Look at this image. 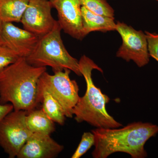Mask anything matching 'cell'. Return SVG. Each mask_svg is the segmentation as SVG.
<instances>
[{
    "label": "cell",
    "instance_id": "obj_11",
    "mask_svg": "<svg viewBox=\"0 0 158 158\" xmlns=\"http://www.w3.org/2000/svg\"><path fill=\"white\" fill-rule=\"evenodd\" d=\"M64 149L50 135L33 133L17 155L18 158H53Z\"/></svg>",
    "mask_w": 158,
    "mask_h": 158
},
{
    "label": "cell",
    "instance_id": "obj_19",
    "mask_svg": "<svg viewBox=\"0 0 158 158\" xmlns=\"http://www.w3.org/2000/svg\"><path fill=\"white\" fill-rule=\"evenodd\" d=\"M148 42V53L150 57L158 62V34L145 31Z\"/></svg>",
    "mask_w": 158,
    "mask_h": 158
},
{
    "label": "cell",
    "instance_id": "obj_6",
    "mask_svg": "<svg viewBox=\"0 0 158 158\" xmlns=\"http://www.w3.org/2000/svg\"><path fill=\"white\" fill-rule=\"evenodd\" d=\"M27 112L11 111L0 122V146L9 158H14L33 133L26 122Z\"/></svg>",
    "mask_w": 158,
    "mask_h": 158
},
{
    "label": "cell",
    "instance_id": "obj_17",
    "mask_svg": "<svg viewBox=\"0 0 158 158\" xmlns=\"http://www.w3.org/2000/svg\"><path fill=\"white\" fill-rule=\"evenodd\" d=\"M94 136L93 133L90 132L84 133L77 148L71 158H81L94 145Z\"/></svg>",
    "mask_w": 158,
    "mask_h": 158
},
{
    "label": "cell",
    "instance_id": "obj_5",
    "mask_svg": "<svg viewBox=\"0 0 158 158\" xmlns=\"http://www.w3.org/2000/svg\"><path fill=\"white\" fill-rule=\"evenodd\" d=\"M70 70L65 69L51 75L46 71L41 75L38 84L46 88L61 106L65 116L72 118L73 110L80 98L76 81L69 77Z\"/></svg>",
    "mask_w": 158,
    "mask_h": 158
},
{
    "label": "cell",
    "instance_id": "obj_2",
    "mask_svg": "<svg viewBox=\"0 0 158 158\" xmlns=\"http://www.w3.org/2000/svg\"><path fill=\"white\" fill-rule=\"evenodd\" d=\"M94 136V158H106L114 153L128 154L133 158H144L147 153L144 145L158 133V126L149 123H133L122 128H97Z\"/></svg>",
    "mask_w": 158,
    "mask_h": 158
},
{
    "label": "cell",
    "instance_id": "obj_14",
    "mask_svg": "<svg viewBox=\"0 0 158 158\" xmlns=\"http://www.w3.org/2000/svg\"><path fill=\"white\" fill-rule=\"evenodd\" d=\"M27 126L32 133L50 135L56 130L55 122L47 116L42 109H34L27 113Z\"/></svg>",
    "mask_w": 158,
    "mask_h": 158
},
{
    "label": "cell",
    "instance_id": "obj_12",
    "mask_svg": "<svg viewBox=\"0 0 158 158\" xmlns=\"http://www.w3.org/2000/svg\"><path fill=\"white\" fill-rule=\"evenodd\" d=\"M81 13L83 32L85 37L93 31L105 33L116 31L114 18L95 14L82 6Z\"/></svg>",
    "mask_w": 158,
    "mask_h": 158
},
{
    "label": "cell",
    "instance_id": "obj_16",
    "mask_svg": "<svg viewBox=\"0 0 158 158\" xmlns=\"http://www.w3.org/2000/svg\"><path fill=\"white\" fill-rule=\"evenodd\" d=\"M81 5L94 13L114 18V10L106 0H80Z\"/></svg>",
    "mask_w": 158,
    "mask_h": 158
},
{
    "label": "cell",
    "instance_id": "obj_15",
    "mask_svg": "<svg viewBox=\"0 0 158 158\" xmlns=\"http://www.w3.org/2000/svg\"><path fill=\"white\" fill-rule=\"evenodd\" d=\"M29 0H0V20L20 23Z\"/></svg>",
    "mask_w": 158,
    "mask_h": 158
},
{
    "label": "cell",
    "instance_id": "obj_21",
    "mask_svg": "<svg viewBox=\"0 0 158 158\" xmlns=\"http://www.w3.org/2000/svg\"><path fill=\"white\" fill-rule=\"evenodd\" d=\"M3 22L0 20V40H1V33H2V28Z\"/></svg>",
    "mask_w": 158,
    "mask_h": 158
},
{
    "label": "cell",
    "instance_id": "obj_13",
    "mask_svg": "<svg viewBox=\"0 0 158 158\" xmlns=\"http://www.w3.org/2000/svg\"><path fill=\"white\" fill-rule=\"evenodd\" d=\"M38 102L42 104L43 110L54 122L63 125L66 116L59 103L48 90L38 84Z\"/></svg>",
    "mask_w": 158,
    "mask_h": 158
},
{
    "label": "cell",
    "instance_id": "obj_4",
    "mask_svg": "<svg viewBox=\"0 0 158 158\" xmlns=\"http://www.w3.org/2000/svg\"><path fill=\"white\" fill-rule=\"evenodd\" d=\"M62 29L58 20L52 30L39 37L34 51L26 58L29 64L35 67L50 66L54 73L69 69L82 76L79 61L68 52L61 38Z\"/></svg>",
    "mask_w": 158,
    "mask_h": 158
},
{
    "label": "cell",
    "instance_id": "obj_10",
    "mask_svg": "<svg viewBox=\"0 0 158 158\" xmlns=\"http://www.w3.org/2000/svg\"><path fill=\"white\" fill-rule=\"evenodd\" d=\"M39 37L12 23H3L0 44L11 49L19 57L27 58L36 48Z\"/></svg>",
    "mask_w": 158,
    "mask_h": 158
},
{
    "label": "cell",
    "instance_id": "obj_1",
    "mask_svg": "<svg viewBox=\"0 0 158 158\" xmlns=\"http://www.w3.org/2000/svg\"><path fill=\"white\" fill-rule=\"evenodd\" d=\"M46 70V67H35L25 58L20 57L0 73L1 103H9L14 110L27 113L36 109L39 104L38 81Z\"/></svg>",
    "mask_w": 158,
    "mask_h": 158
},
{
    "label": "cell",
    "instance_id": "obj_3",
    "mask_svg": "<svg viewBox=\"0 0 158 158\" xmlns=\"http://www.w3.org/2000/svg\"><path fill=\"white\" fill-rule=\"evenodd\" d=\"M79 64L80 72L86 81L87 89L74 108L75 119L78 123L86 122L97 128H115L122 126L107 112L106 105L110 99L95 86L92 80V70L97 69L103 73L102 69L85 55L81 57Z\"/></svg>",
    "mask_w": 158,
    "mask_h": 158
},
{
    "label": "cell",
    "instance_id": "obj_7",
    "mask_svg": "<svg viewBox=\"0 0 158 158\" xmlns=\"http://www.w3.org/2000/svg\"><path fill=\"white\" fill-rule=\"evenodd\" d=\"M116 31L122 39V44L116 53V56L127 62L132 60L139 67L147 65L150 56L145 33L119 22L116 23Z\"/></svg>",
    "mask_w": 158,
    "mask_h": 158
},
{
    "label": "cell",
    "instance_id": "obj_22",
    "mask_svg": "<svg viewBox=\"0 0 158 158\" xmlns=\"http://www.w3.org/2000/svg\"><path fill=\"white\" fill-rule=\"evenodd\" d=\"M156 1H158V0H156Z\"/></svg>",
    "mask_w": 158,
    "mask_h": 158
},
{
    "label": "cell",
    "instance_id": "obj_18",
    "mask_svg": "<svg viewBox=\"0 0 158 158\" xmlns=\"http://www.w3.org/2000/svg\"><path fill=\"white\" fill-rule=\"evenodd\" d=\"M19 58L11 49L5 44H0V73L16 62Z\"/></svg>",
    "mask_w": 158,
    "mask_h": 158
},
{
    "label": "cell",
    "instance_id": "obj_20",
    "mask_svg": "<svg viewBox=\"0 0 158 158\" xmlns=\"http://www.w3.org/2000/svg\"><path fill=\"white\" fill-rule=\"evenodd\" d=\"M14 110L13 106L10 103L3 104L0 102V122L3 118Z\"/></svg>",
    "mask_w": 158,
    "mask_h": 158
},
{
    "label": "cell",
    "instance_id": "obj_8",
    "mask_svg": "<svg viewBox=\"0 0 158 158\" xmlns=\"http://www.w3.org/2000/svg\"><path fill=\"white\" fill-rule=\"evenodd\" d=\"M49 0H29L22 18L23 29L41 37L50 32L57 23L51 13Z\"/></svg>",
    "mask_w": 158,
    "mask_h": 158
},
{
    "label": "cell",
    "instance_id": "obj_9",
    "mask_svg": "<svg viewBox=\"0 0 158 158\" xmlns=\"http://www.w3.org/2000/svg\"><path fill=\"white\" fill-rule=\"evenodd\" d=\"M52 8L58 12V22L62 30L75 39L85 37L82 25L80 0H49Z\"/></svg>",
    "mask_w": 158,
    "mask_h": 158
}]
</instances>
